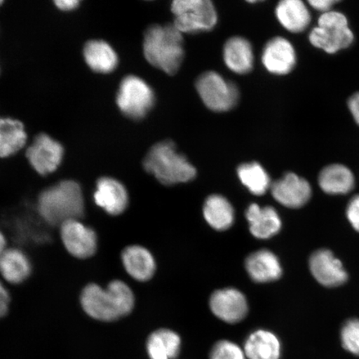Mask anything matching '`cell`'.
Here are the masks:
<instances>
[{
  "label": "cell",
  "mask_w": 359,
  "mask_h": 359,
  "mask_svg": "<svg viewBox=\"0 0 359 359\" xmlns=\"http://www.w3.org/2000/svg\"><path fill=\"white\" fill-rule=\"evenodd\" d=\"M61 238L67 250L76 258L87 259L96 253L97 238L95 231L78 219L61 224Z\"/></svg>",
  "instance_id": "obj_10"
},
{
  "label": "cell",
  "mask_w": 359,
  "mask_h": 359,
  "mask_svg": "<svg viewBox=\"0 0 359 359\" xmlns=\"http://www.w3.org/2000/svg\"><path fill=\"white\" fill-rule=\"evenodd\" d=\"M347 217L352 226L359 232V196L350 201L347 208Z\"/></svg>",
  "instance_id": "obj_31"
},
{
  "label": "cell",
  "mask_w": 359,
  "mask_h": 359,
  "mask_svg": "<svg viewBox=\"0 0 359 359\" xmlns=\"http://www.w3.org/2000/svg\"><path fill=\"white\" fill-rule=\"evenodd\" d=\"M271 187L273 198L285 208H302L312 196L311 187L307 180L293 172L285 174Z\"/></svg>",
  "instance_id": "obj_11"
},
{
  "label": "cell",
  "mask_w": 359,
  "mask_h": 359,
  "mask_svg": "<svg viewBox=\"0 0 359 359\" xmlns=\"http://www.w3.org/2000/svg\"><path fill=\"white\" fill-rule=\"evenodd\" d=\"M196 88L201 100L209 109L226 111L236 105L239 91L215 72H206L196 80Z\"/></svg>",
  "instance_id": "obj_8"
},
{
  "label": "cell",
  "mask_w": 359,
  "mask_h": 359,
  "mask_svg": "<svg viewBox=\"0 0 359 359\" xmlns=\"http://www.w3.org/2000/svg\"><path fill=\"white\" fill-rule=\"evenodd\" d=\"M262 62L271 74H290L296 64V53L293 45L284 38L271 39L264 48Z\"/></svg>",
  "instance_id": "obj_14"
},
{
  "label": "cell",
  "mask_w": 359,
  "mask_h": 359,
  "mask_svg": "<svg viewBox=\"0 0 359 359\" xmlns=\"http://www.w3.org/2000/svg\"><path fill=\"white\" fill-rule=\"evenodd\" d=\"M94 201L107 213L116 215L125 212L129 199L122 183L114 178L102 177L97 182Z\"/></svg>",
  "instance_id": "obj_15"
},
{
  "label": "cell",
  "mask_w": 359,
  "mask_h": 359,
  "mask_svg": "<svg viewBox=\"0 0 359 359\" xmlns=\"http://www.w3.org/2000/svg\"><path fill=\"white\" fill-rule=\"evenodd\" d=\"M32 271L30 260L22 250L8 249L0 255V273L12 284H20Z\"/></svg>",
  "instance_id": "obj_25"
},
{
  "label": "cell",
  "mask_w": 359,
  "mask_h": 359,
  "mask_svg": "<svg viewBox=\"0 0 359 359\" xmlns=\"http://www.w3.org/2000/svg\"><path fill=\"white\" fill-rule=\"evenodd\" d=\"M203 215L206 222L217 231L228 230L234 223V209L222 196H209L203 206Z\"/></svg>",
  "instance_id": "obj_26"
},
{
  "label": "cell",
  "mask_w": 359,
  "mask_h": 359,
  "mask_svg": "<svg viewBox=\"0 0 359 359\" xmlns=\"http://www.w3.org/2000/svg\"><path fill=\"white\" fill-rule=\"evenodd\" d=\"M80 300L90 317L104 322L127 316L135 302L132 290L121 280L111 281L106 289L95 284L88 285L81 294Z\"/></svg>",
  "instance_id": "obj_1"
},
{
  "label": "cell",
  "mask_w": 359,
  "mask_h": 359,
  "mask_svg": "<svg viewBox=\"0 0 359 359\" xmlns=\"http://www.w3.org/2000/svg\"><path fill=\"white\" fill-rule=\"evenodd\" d=\"M143 167L167 186L191 182L196 176V168L177 152L176 145L170 141L152 147L143 161Z\"/></svg>",
  "instance_id": "obj_4"
},
{
  "label": "cell",
  "mask_w": 359,
  "mask_h": 359,
  "mask_svg": "<svg viewBox=\"0 0 359 359\" xmlns=\"http://www.w3.org/2000/svg\"><path fill=\"white\" fill-rule=\"evenodd\" d=\"M83 55L87 65L100 74H109L118 64V57L110 45L102 40H92L85 45Z\"/></svg>",
  "instance_id": "obj_23"
},
{
  "label": "cell",
  "mask_w": 359,
  "mask_h": 359,
  "mask_svg": "<svg viewBox=\"0 0 359 359\" xmlns=\"http://www.w3.org/2000/svg\"><path fill=\"white\" fill-rule=\"evenodd\" d=\"M224 61L231 71L238 74L250 73L253 69L254 53L248 40L233 37L224 44Z\"/></svg>",
  "instance_id": "obj_19"
},
{
  "label": "cell",
  "mask_w": 359,
  "mask_h": 359,
  "mask_svg": "<svg viewBox=\"0 0 359 359\" xmlns=\"http://www.w3.org/2000/svg\"><path fill=\"white\" fill-rule=\"evenodd\" d=\"M210 359H247L244 349L229 340L219 341L212 348Z\"/></svg>",
  "instance_id": "obj_30"
},
{
  "label": "cell",
  "mask_w": 359,
  "mask_h": 359,
  "mask_svg": "<svg viewBox=\"0 0 359 359\" xmlns=\"http://www.w3.org/2000/svg\"><path fill=\"white\" fill-rule=\"evenodd\" d=\"M174 26L183 33L212 30L217 22V13L210 0H176L172 4Z\"/></svg>",
  "instance_id": "obj_6"
},
{
  "label": "cell",
  "mask_w": 359,
  "mask_h": 359,
  "mask_svg": "<svg viewBox=\"0 0 359 359\" xmlns=\"http://www.w3.org/2000/svg\"><path fill=\"white\" fill-rule=\"evenodd\" d=\"M6 241L1 231H0V255L6 250Z\"/></svg>",
  "instance_id": "obj_36"
},
{
  "label": "cell",
  "mask_w": 359,
  "mask_h": 359,
  "mask_svg": "<svg viewBox=\"0 0 359 359\" xmlns=\"http://www.w3.org/2000/svg\"><path fill=\"white\" fill-rule=\"evenodd\" d=\"M10 302V294H8V290L0 283V318L4 317L7 313Z\"/></svg>",
  "instance_id": "obj_32"
},
{
  "label": "cell",
  "mask_w": 359,
  "mask_h": 359,
  "mask_svg": "<svg viewBox=\"0 0 359 359\" xmlns=\"http://www.w3.org/2000/svg\"><path fill=\"white\" fill-rule=\"evenodd\" d=\"M210 308L215 316L228 324L243 320L248 313L245 296L233 288L214 292L210 299Z\"/></svg>",
  "instance_id": "obj_12"
},
{
  "label": "cell",
  "mask_w": 359,
  "mask_h": 359,
  "mask_svg": "<svg viewBox=\"0 0 359 359\" xmlns=\"http://www.w3.org/2000/svg\"><path fill=\"white\" fill-rule=\"evenodd\" d=\"M26 155L36 172L46 176L60 167L64 156V148L48 135L40 134L29 147Z\"/></svg>",
  "instance_id": "obj_9"
},
{
  "label": "cell",
  "mask_w": 359,
  "mask_h": 359,
  "mask_svg": "<svg viewBox=\"0 0 359 359\" xmlns=\"http://www.w3.org/2000/svg\"><path fill=\"white\" fill-rule=\"evenodd\" d=\"M276 13L281 25L292 33L303 32L311 21L308 7L300 0H283Z\"/></svg>",
  "instance_id": "obj_22"
},
{
  "label": "cell",
  "mask_w": 359,
  "mask_h": 359,
  "mask_svg": "<svg viewBox=\"0 0 359 359\" xmlns=\"http://www.w3.org/2000/svg\"><path fill=\"white\" fill-rule=\"evenodd\" d=\"M348 107L353 119L355 120V122L359 126V93H354L349 98Z\"/></svg>",
  "instance_id": "obj_34"
},
{
  "label": "cell",
  "mask_w": 359,
  "mask_h": 359,
  "mask_svg": "<svg viewBox=\"0 0 359 359\" xmlns=\"http://www.w3.org/2000/svg\"><path fill=\"white\" fill-rule=\"evenodd\" d=\"M26 139L24 125L20 121L0 118V157L17 154L25 146Z\"/></svg>",
  "instance_id": "obj_27"
},
{
  "label": "cell",
  "mask_w": 359,
  "mask_h": 359,
  "mask_svg": "<svg viewBox=\"0 0 359 359\" xmlns=\"http://www.w3.org/2000/svg\"><path fill=\"white\" fill-rule=\"evenodd\" d=\"M318 184L327 194L344 195L353 189L355 179L351 170L345 165L333 164L321 170Z\"/></svg>",
  "instance_id": "obj_21"
},
{
  "label": "cell",
  "mask_w": 359,
  "mask_h": 359,
  "mask_svg": "<svg viewBox=\"0 0 359 359\" xmlns=\"http://www.w3.org/2000/svg\"><path fill=\"white\" fill-rule=\"evenodd\" d=\"M341 341L348 352L359 356V320H350L345 323L341 330Z\"/></svg>",
  "instance_id": "obj_29"
},
{
  "label": "cell",
  "mask_w": 359,
  "mask_h": 359,
  "mask_svg": "<svg viewBox=\"0 0 359 359\" xmlns=\"http://www.w3.org/2000/svg\"><path fill=\"white\" fill-rule=\"evenodd\" d=\"M55 6L61 11H70L75 10L80 4L78 0H57L55 2Z\"/></svg>",
  "instance_id": "obj_35"
},
{
  "label": "cell",
  "mask_w": 359,
  "mask_h": 359,
  "mask_svg": "<svg viewBox=\"0 0 359 359\" xmlns=\"http://www.w3.org/2000/svg\"><path fill=\"white\" fill-rule=\"evenodd\" d=\"M38 209L44 221L51 226L79 219L84 215L82 189L74 181L57 183L40 194Z\"/></svg>",
  "instance_id": "obj_3"
},
{
  "label": "cell",
  "mask_w": 359,
  "mask_h": 359,
  "mask_svg": "<svg viewBox=\"0 0 359 359\" xmlns=\"http://www.w3.org/2000/svg\"><path fill=\"white\" fill-rule=\"evenodd\" d=\"M143 52L151 65L169 75L176 74L185 56L182 34L174 25H152L144 34Z\"/></svg>",
  "instance_id": "obj_2"
},
{
  "label": "cell",
  "mask_w": 359,
  "mask_h": 359,
  "mask_svg": "<svg viewBox=\"0 0 359 359\" xmlns=\"http://www.w3.org/2000/svg\"><path fill=\"white\" fill-rule=\"evenodd\" d=\"M182 339L172 330L161 329L154 332L147 341L150 359H175L181 350Z\"/></svg>",
  "instance_id": "obj_24"
},
{
  "label": "cell",
  "mask_w": 359,
  "mask_h": 359,
  "mask_svg": "<svg viewBox=\"0 0 359 359\" xmlns=\"http://www.w3.org/2000/svg\"><path fill=\"white\" fill-rule=\"evenodd\" d=\"M244 351L247 359H280L281 344L272 332L257 330L246 339Z\"/></svg>",
  "instance_id": "obj_20"
},
{
  "label": "cell",
  "mask_w": 359,
  "mask_h": 359,
  "mask_svg": "<svg viewBox=\"0 0 359 359\" xmlns=\"http://www.w3.org/2000/svg\"><path fill=\"white\" fill-rule=\"evenodd\" d=\"M154 102V93L144 80L130 75L121 82L116 103L121 111L129 118H144Z\"/></svg>",
  "instance_id": "obj_7"
},
{
  "label": "cell",
  "mask_w": 359,
  "mask_h": 359,
  "mask_svg": "<svg viewBox=\"0 0 359 359\" xmlns=\"http://www.w3.org/2000/svg\"><path fill=\"white\" fill-rule=\"evenodd\" d=\"M250 231L257 239L266 240L280 232L282 223L279 214L271 206L251 204L246 210Z\"/></svg>",
  "instance_id": "obj_16"
},
{
  "label": "cell",
  "mask_w": 359,
  "mask_h": 359,
  "mask_svg": "<svg viewBox=\"0 0 359 359\" xmlns=\"http://www.w3.org/2000/svg\"><path fill=\"white\" fill-rule=\"evenodd\" d=\"M245 269L252 280L269 283L279 280L282 276L281 264L276 255L267 250L255 251L245 260Z\"/></svg>",
  "instance_id": "obj_17"
},
{
  "label": "cell",
  "mask_w": 359,
  "mask_h": 359,
  "mask_svg": "<svg viewBox=\"0 0 359 359\" xmlns=\"http://www.w3.org/2000/svg\"><path fill=\"white\" fill-rule=\"evenodd\" d=\"M309 267L316 280L326 287L339 286L348 280L342 263L330 250H320L314 252L309 259Z\"/></svg>",
  "instance_id": "obj_13"
},
{
  "label": "cell",
  "mask_w": 359,
  "mask_h": 359,
  "mask_svg": "<svg viewBox=\"0 0 359 359\" xmlns=\"http://www.w3.org/2000/svg\"><path fill=\"white\" fill-rule=\"evenodd\" d=\"M2 4H3V1H0V6H1Z\"/></svg>",
  "instance_id": "obj_37"
},
{
  "label": "cell",
  "mask_w": 359,
  "mask_h": 359,
  "mask_svg": "<svg viewBox=\"0 0 359 359\" xmlns=\"http://www.w3.org/2000/svg\"><path fill=\"white\" fill-rule=\"evenodd\" d=\"M237 173L242 184L254 195L262 196L271 187L269 175L257 163L241 165Z\"/></svg>",
  "instance_id": "obj_28"
},
{
  "label": "cell",
  "mask_w": 359,
  "mask_h": 359,
  "mask_svg": "<svg viewBox=\"0 0 359 359\" xmlns=\"http://www.w3.org/2000/svg\"><path fill=\"white\" fill-rule=\"evenodd\" d=\"M123 266L133 279L147 281L151 279L156 271L154 257L144 247L131 245L127 247L122 254Z\"/></svg>",
  "instance_id": "obj_18"
},
{
  "label": "cell",
  "mask_w": 359,
  "mask_h": 359,
  "mask_svg": "<svg viewBox=\"0 0 359 359\" xmlns=\"http://www.w3.org/2000/svg\"><path fill=\"white\" fill-rule=\"evenodd\" d=\"M337 3H338L337 0H311V1H309L311 7L316 8L318 11L323 12V13L331 11L332 7Z\"/></svg>",
  "instance_id": "obj_33"
},
{
  "label": "cell",
  "mask_w": 359,
  "mask_h": 359,
  "mask_svg": "<svg viewBox=\"0 0 359 359\" xmlns=\"http://www.w3.org/2000/svg\"><path fill=\"white\" fill-rule=\"evenodd\" d=\"M309 39L314 47L327 53H335L348 48L353 42L354 35L346 16L331 11L318 18V25L309 34Z\"/></svg>",
  "instance_id": "obj_5"
}]
</instances>
